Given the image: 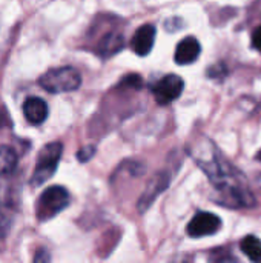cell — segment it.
<instances>
[{"label":"cell","mask_w":261,"mask_h":263,"mask_svg":"<svg viewBox=\"0 0 261 263\" xmlns=\"http://www.w3.org/2000/svg\"><path fill=\"white\" fill-rule=\"evenodd\" d=\"M191 156L208 174L215 188V200L228 208H249L255 199L245 185L243 174L234 168L220 149L208 139L198 137L191 146Z\"/></svg>","instance_id":"1"},{"label":"cell","mask_w":261,"mask_h":263,"mask_svg":"<svg viewBox=\"0 0 261 263\" xmlns=\"http://www.w3.org/2000/svg\"><path fill=\"white\" fill-rule=\"evenodd\" d=\"M222 227V220L218 216L212 213L202 211L194 216V219L188 225V234L191 237H205L215 234Z\"/></svg>","instance_id":"6"},{"label":"cell","mask_w":261,"mask_h":263,"mask_svg":"<svg viewBox=\"0 0 261 263\" xmlns=\"http://www.w3.org/2000/svg\"><path fill=\"white\" fill-rule=\"evenodd\" d=\"M169 180H171V177H169L168 173H158V174L154 176V179L149 182V185L146 186V191L143 193V196L138 200V210H140V213H145L152 205V202L155 200V197L168 188Z\"/></svg>","instance_id":"7"},{"label":"cell","mask_w":261,"mask_h":263,"mask_svg":"<svg viewBox=\"0 0 261 263\" xmlns=\"http://www.w3.org/2000/svg\"><path fill=\"white\" fill-rule=\"evenodd\" d=\"M123 46H125V37L117 31H111V32L105 34L97 42L95 51L102 57H109V55H114L115 52L122 51Z\"/></svg>","instance_id":"11"},{"label":"cell","mask_w":261,"mask_h":263,"mask_svg":"<svg viewBox=\"0 0 261 263\" xmlns=\"http://www.w3.org/2000/svg\"><path fill=\"white\" fill-rule=\"evenodd\" d=\"M202 46L195 37H185L175 48V62L178 65H191L200 55Z\"/></svg>","instance_id":"9"},{"label":"cell","mask_w":261,"mask_h":263,"mask_svg":"<svg viewBox=\"0 0 261 263\" xmlns=\"http://www.w3.org/2000/svg\"><path fill=\"white\" fill-rule=\"evenodd\" d=\"M94 153H95V146H92V145L85 146V148H82V149L78 151L77 159H78L80 162H88V160L94 156Z\"/></svg>","instance_id":"15"},{"label":"cell","mask_w":261,"mask_h":263,"mask_svg":"<svg viewBox=\"0 0 261 263\" xmlns=\"http://www.w3.org/2000/svg\"><path fill=\"white\" fill-rule=\"evenodd\" d=\"M23 116L32 125H42L48 117V105L40 97H28L23 103Z\"/></svg>","instance_id":"10"},{"label":"cell","mask_w":261,"mask_h":263,"mask_svg":"<svg viewBox=\"0 0 261 263\" xmlns=\"http://www.w3.org/2000/svg\"><path fill=\"white\" fill-rule=\"evenodd\" d=\"M38 85L51 94L71 92L80 88L82 76L72 66L52 68L38 79Z\"/></svg>","instance_id":"2"},{"label":"cell","mask_w":261,"mask_h":263,"mask_svg":"<svg viewBox=\"0 0 261 263\" xmlns=\"http://www.w3.org/2000/svg\"><path fill=\"white\" fill-rule=\"evenodd\" d=\"M252 46L261 52V26L255 28V31L252 32Z\"/></svg>","instance_id":"16"},{"label":"cell","mask_w":261,"mask_h":263,"mask_svg":"<svg viewBox=\"0 0 261 263\" xmlns=\"http://www.w3.org/2000/svg\"><path fill=\"white\" fill-rule=\"evenodd\" d=\"M18 156L14 148L8 145H0V176L11 174L17 166Z\"/></svg>","instance_id":"12"},{"label":"cell","mask_w":261,"mask_h":263,"mask_svg":"<svg viewBox=\"0 0 261 263\" xmlns=\"http://www.w3.org/2000/svg\"><path fill=\"white\" fill-rule=\"evenodd\" d=\"M142 77L140 76H135V74H129V76H126L123 80H122V83L120 85H125V86H134V88H140L142 86Z\"/></svg>","instance_id":"14"},{"label":"cell","mask_w":261,"mask_h":263,"mask_svg":"<svg viewBox=\"0 0 261 263\" xmlns=\"http://www.w3.org/2000/svg\"><path fill=\"white\" fill-rule=\"evenodd\" d=\"M154 42H155V26L148 23V25L140 26L135 31L132 40H131V48L137 55L145 57L151 52Z\"/></svg>","instance_id":"8"},{"label":"cell","mask_w":261,"mask_h":263,"mask_svg":"<svg viewBox=\"0 0 261 263\" xmlns=\"http://www.w3.org/2000/svg\"><path fill=\"white\" fill-rule=\"evenodd\" d=\"M69 205V193L63 186H49L46 188L35 205V214L40 222L49 220L62 213Z\"/></svg>","instance_id":"4"},{"label":"cell","mask_w":261,"mask_h":263,"mask_svg":"<svg viewBox=\"0 0 261 263\" xmlns=\"http://www.w3.org/2000/svg\"><path fill=\"white\" fill-rule=\"evenodd\" d=\"M62 153H63V145L60 142H51L40 149L37 160H35L34 173L31 176L32 186H40L54 176V173L57 171Z\"/></svg>","instance_id":"3"},{"label":"cell","mask_w":261,"mask_h":263,"mask_svg":"<svg viewBox=\"0 0 261 263\" xmlns=\"http://www.w3.org/2000/svg\"><path fill=\"white\" fill-rule=\"evenodd\" d=\"M183 88H185V82L182 80V77L175 74H169L160 79L158 82H155L151 86V91L158 105H169L171 102H174L182 96Z\"/></svg>","instance_id":"5"},{"label":"cell","mask_w":261,"mask_h":263,"mask_svg":"<svg viewBox=\"0 0 261 263\" xmlns=\"http://www.w3.org/2000/svg\"><path fill=\"white\" fill-rule=\"evenodd\" d=\"M240 248L243 251L245 256H248V259H251L252 262L261 263V240L257 239L255 236H246L242 243Z\"/></svg>","instance_id":"13"}]
</instances>
